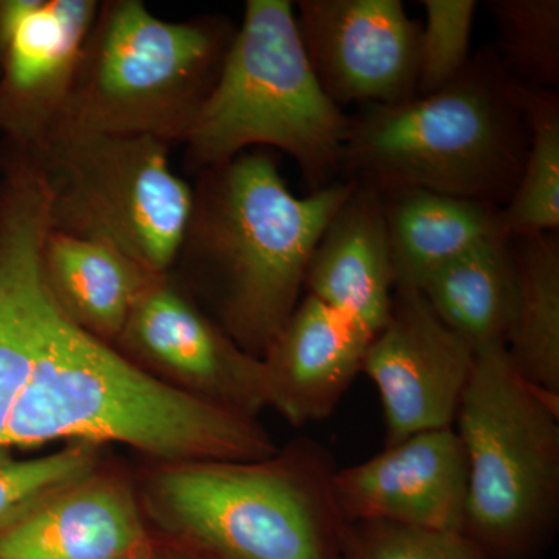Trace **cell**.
<instances>
[{"mask_svg": "<svg viewBox=\"0 0 559 559\" xmlns=\"http://www.w3.org/2000/svg\"><path fill=\"white\" fill-rule=\"evenodd\" d=\"M189 224L170 274L204 297L249 355L264 353L300 301L308 264L353 182L290 193L267 154H238L198 173Z\"/></svg>", "mask_w": 559, "mask_h": 559, "instance_id": "obj_1", "label": "cell"}, {"mask_svg": "<svg viewBox=\"0 0 559 559\" xmlns=\"http://www.w3.org/2000/svg\"><path fill=\"white\" fill-rule=\"evenodd\" d=\"M70 439L127 444L159 463L257 462L280 451L257 418L165 384L62 312L0 448Z\"/></svg>", "mask_w": 559, "mask_h": 559, "instance_id": "obj_2", "label": "cell"}, {"mask_svg": "<svg viewBox=\"0 0 559 559\" xmlns=\"http://www.w3.org/2000/svg\"><path fill=\"white\" fill-rule=\"evenodd\" d=\"M520 90L496 51L477 55L443 90L349 119L341 171L381 197L428 190L507 204L528 148Z\"/></svg>", "mask_w": 559, "mask_h": 559, "instance_id": "obj_3", "label": "cell"}, {"mask_svg": "<svg viewBox=\"0 0 559 559\" xmlns=\"http://www.w3.org/2000/svg\"><path fill=\"white\" fill-rule=\"evenodd\" d=\"M333 465L301 441L257 462L159 463L139 500L193 559H342Z\"/></svg>", "mask_w": 559, "mask_h": 559, "instance_id": "obj_4", "label": "cell"}, {"mask_svg": "<svg viewBox=\"0 0 559 559\" xmlns=\"http://www.w3.org/2000/svg\"><path fill=\"white\" fill-rule=\"evenodd\" d=\"M348 124L312 72L293 3L249 0L218 81L183 140V162L198 175L248 146H275L316 191L341 171Z\"/></svg>", "mask_w": 559, "mask_h": 559, "instance_id": "obj_5", "label": "cell"}, {"mask_svg": "<svg viewBox=\"0 0 559 559\" xmlns=\"http://www.w3.org/2000/svg\"><path fill=\"white\" fill-rule=\"evenodd\" d=\"M235 33L223 16L167 21L142 0L100 2L58 127L183 143Z\"/></svg>", "mask_w": 559, "mask_h": 559, "instance_id": "obj_6", "label": "cell"}, {"mask_svg": "<svg viewBox=\"0 0 559 559\" xmlns=\"http://www.w3.org/2000/svg\"><path fill=\"white\" fill-rule=\"evenodd\" d=\"M455 418L468 465L463 533L492 559H527L558 520L559 396L525 381L506 345H489Z\"/></svg>", "mask_w": 559, "mask_h": 559, "instance_id": "obj_7", "label": "cell"}, {"mask_svg": "<svg viewBox=\"0 0 559 559\" xmlns=\"http://www.w3.org/2000/svg\"><path fill=\"white\" fill-rule=\"evenodd\" d=\"M170 148L146 135L58 127L24 153L43 176L50 230L106 242L164 275L193 204V187L173 171Z\"/></svg>", "mask_w": 559, "mask_h": 559, "instance_id": "obj_8", "label": "cell"}, {"mask_svg": "<svg viewBox=\"0 0 559 559\" xmlns=\"http://www.w3.org/2000/svg\"><path fill=\"white\" fill-rule=\"evenodd\" d=\"M114 348L165 384L257 418L271 407L263 359L235 344L171 274L140 296Z\"/></svg>", "mask_w": 559, "mask_h": 559, "instance_id": "obj_9", "label": "cell"}, {"mask_svg": "<svg viewBox=\"0 0 559 559\" xmlns=\"http://www.w3.org/2000/svg\"><path fill=\"white\" fill-rule=\"evenodd\" d=\"M476 352L441 322L417 288L396 285L388 323L371 340L360 370L377 385L388 444L452 428Z\"/></svg>", "mask_w": 559, "mask_h": 559, "instance_id": "obj_10", "label": "cell"}, {"mask_svg": "<svg viewBox=\"0 0 559 559\" xmlns=\"http://www.w3.org/2000/svg\"><path fill=\"white\" fill-rule=\"evenodd\" d=\"M296 20L312 72L340 108L417 97L421 27L400 0H300Z\"/></svg>", "mask_w": 559, "mask_h": 559, "instance_id": "obj_11", "label": "cell"}, {"mask_svg": "<svg viewBox=\"0 0 559 559\" xmlns=\"http://www.w3.org/2000/svg\"><path fill=\"white\" fill-rule=\"evenodd\" d=\"M49 209L36 165L0 153V436L62 311L43 271Z\"/></svg>", "mask_w": 559, "mask_h": 559, "instance_id": "obj_12", "label": "cell"}, {"mask_svg": "<svg viewBox=\"0 0 559 559\" xmlns=\"http://www.w3.org/2000/svg\"><path fill=\"white\" fill-rule=\"evenodd\" d=\"M97 0H2L0 132L35 150L61 123Z\"/></svg>", "mask_w": 559, "mask_h": 559, "instance_id": "obj_13", "label": "cell"}, {"mask_svg": "<svg viewBox=\"0 0 559 559\" xmlns=\"http://www.w3.org/2000/svg\"><path fill=\"white\" fill-rule=\"evenodd\" d=\"M466 492L468 465L454 426L415 433L333 476L344 522L463 532Z\"/></svg>", "mask_w": 559, "mask_h": 559, "instance_id": "obj_14", "label": "cell"}, {"mask_svg": "<svg viewBox=\"0 0 559 559\" xmlns=\"http://www.w3.org/2000/svg\"><path fill=\"white\" fill-rule=\"evenodd\" d=\"M157 551L138 492L103 468L0 535V559H153Z\"/></svg>", "mask_w": 559, "mask_h": 559, "instance_id": "obj_15", "label": "cell"}, {"mask_svg": "<svg viewBox=\"0 0 559 559\" xmlns=\"http://www.w3.org/2000/svg\"><path fill=\"white\" fill-rule=\"evenodd\" d=\"M370 342L352 320L307 294L263 356L271 407L296 426L329 417Z\"/></svg>", "mask_w": 559, "mask_h": 559, "instance_id": "obj_16", "label": "cell"}, {"mask_svg": "<svg viewBox=\"0 0 559 559\" xmlns=\"http://www.w3.org/2000/svg\"><path fill=\"white\" fill-rule=\"evenodd\" d=\"M395 283L384 201L355 183L312 252L305 286L373 340L388 323Z\"/></svg>", "mask_w": 559, "mask_h": 559, "instance_id": "obj_17", "label": "cell"}, {"mask_svg": "<svg viewBox=\"0 0 559 559\" xmlns=\"http://www.w3.org/2000/svg\"><path fill=\"white\" fill-rule=\"evenodd\" d=\"M40 259L51 297L66 318L109 345L119 340L140 296L159 277L106 242L61 231L49 230Z\"/></svg>", "mask_w": 559, "mask_h": 559, "instance_id": "obj_18", "label": "cell"}, {"mask_svg": "<svg viewBox=\"0 0 559 559\" xmlns=\"http://www.w3.org/2000/svg\"><path fill=\"white\" fill-rule=\"evenodd\" d=\"M395 286L418 288L430 272L489 240L503 237L500 207L428 190L382 197Z\"/></svg>", "mask_w": 559, "mask_h": 559, "instance_id": "obj_19", "label": "cell"}, {"mask_svg": "<svg viewBox=\"0 0 559 559\" xmlns=\"http://www.w3.org/2000/svg\"><path fill=\"white\" fill-rule=\"evenodd\" d=\"M417 289L474 352L506 345L516 294L511 240L495 237L479 242L430 272Z\"/></svg>", "mask_w": 559, "mask_h": 559, "instance_id": "obj_20", "label": "cell"}, {"mask_svg": "<svg viewBox=\"0 0 559 559\" xmlns=\"http://www.w3.org/2000/svg\"><path fill=\"white\" fill-rule=\"evenodd\" d=\"M516 294L506 348L514 369L536 389L559 396L558 231L511 240Z\"/></svg>", "mask_w": 559, "mask_h": 559, "instance_id": "obj_21", "label": "cell"}, {"mask_svg": "<svg viewBox=\"0 0 559 559\" xmlns=\"http://www.w3.org/2000/svg\"><path fill=\"white\" fill-rule=\"evenodd\" d=\"M520 92L528 148L516 190L500 210V229L509 240L559 229L558 92L525 84Z\"/></svg>", "mask_w": 559, "mask_h": 559, "instance_id": "obj_22", "label": "cell"}, {"mask_svg": "<svg viewBox=\"0 0 559 559\" xmlns=\"http://www.w3.org/2000/svg\"><path fill=\"white\" fill-rule=\"evenodd\" d=\"M487 9L498 24L499 60L514 80L554 91L559 83L558 0H492Z\"/></svg>", "mask_w": 559, "mask_h": 559, "instance_id": "obj_23", "label": "cell"}, {"mask_svg": "<svg viewBox=\"0 0 559 559\" xmlns=\"http://www.w3.org/2000/svg\"><path fill=\"white\" fill-rule=\"evenodd\" d=\"M102 468V448L76 441L44 457L11 459L0 448V535Z\"/></svg>", "mask_w": 559, "mask_h": 559, "instance_id": "obj_24", "label": "cell"}, {"mask_svg": "<svg viewBox=\"0 0 559 559\" xmlns=\"http://www.w3.org/2000/svg\"><path fill=\"white\" fill-rule=\"evenodd\" d=\"M342 559H492L463 532L390 522H344Z\"/></svg>", "mask_w": 559, "mask_h": 559, "instance_id": "obj_25", "label": "cell"}, {"mask_svg": "<svg viewBox=\"0 0 559 559\" xmlns=\"http://www.w3.org/2000/svg\"><path fill=\"white\" fill-rule=\"evenodd\" d=\"M426 25L419 38L417 95L447 87L469 62L476 0H423Z\"/></svg>", "mask_w": 559, "mask_h": 559, "instance_id": "obj_26", "label": "cell"}, {"mask_svg": "<svg viewBox=\"0 0 559 559\" xmlns=\"http://www.w3.org/2000/svg\"><path fill=\"white\" fill-rule=\"evenodd\" d=\"M153 559H193L182 550H159Z\"/></svg>", "mask_w": 559, "mask_h": 559, "instance_id": "obj_27", "label": "cell"}]
</instances>
